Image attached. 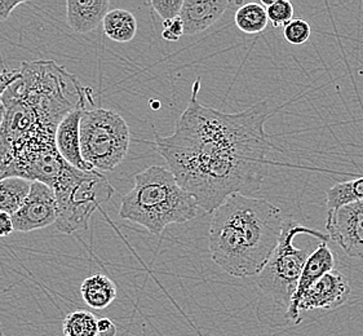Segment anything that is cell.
<instances>
[{
    "instance_id": "6",
    "label": "cell",
    "mask_w": 363,
    "mask_h": 336,
    "mask_svg": "<svg viewBox=\"0 0 363 336\" xmlns=\"http://www.w3.org/2000/svg\"><path fill=\"white\" fill-rule=\"evenodd\" d=\"M301 234L311 235L320 242L327 243L330 241L326 233L300 225L298 221L287 218L284 220L282 233L274 252L256 278L262 293L277 306L284 308V315L290 307L292 295L296 290L298 277L306 265V259L313 252L309 247L295 246V238Z\"/></svg>"
},
{
    "instance_id": "10",
    "label": "cell",
    "mask_w": 363,
    "mask_h": 336,
    "mask_svg": "<svg viewBox=\"0 0 363 336\" xmlns=\"http://www.w3.org/2000/svg\"><path fill=\"white\" fill-rule=\"evenodd\" d=\"M349 295L348 278L340 271H328L306 291L298 304V312L333 310L342 307Z\"/></svg>"
},
{
    "instance_id": "25",
    "label": "cell",
    "mask_w": 363,
    "mask_h": 336,
    "mask_svg": "<svg viewBox=\"0 0 363 336\" xmlns=\"http://www.w3.org/2000/svg\"><path fill=\"white\" fill-rule=\"evenodd\" d=\"M20 69H13V70H9V69H4L0 72V123H1V119H3V114H4V106H3V94L4 91L7 89L16 79L20 78Z\"/></svg>"
},
{
    "instance_id": "26",
    "label": "cell",
    "mask_w": 363,
    "mask_h": 336,
    "mask_svg": "<svg viewBox=\"0 0 363 336\" xmlns=\"http://www.w3.org/2000/svg\"><path fill=\"white\" fill-rule=\"evenodd\" d=\"M116 323L111 321L108 317H102L99 318L97 321V334L99 336H116Z\"/></svg>"
},
{
    "instance_id": "16",
    "label": "cell",
    "mask_w": 363,
    "mask_h": 336,
    "mask_svg": "<svg viewBox=\"0 0 363 336\" xmlns=\"http://www.w3.org/2000/svg\"><path fill=\"white\" fill-rule=\"evenodd\" d=\"M102 28L105 35L111 40L118 43H128L136 37L138 20L127 9H113L104 17Z\"/></svg>"
},
{
    "instance_id": "4",
    "label": "cell",
    "mask_w": 363,
    "mask_h": 336,
    "mask_svg": "<svg viewBox=\"0 0 363 336\" xmlns=\"http://www.w3.org/2000/svg\"><path fill=\"white\" fill-rule=\"evenodd\" d=\"M196 199L177 184L168 168L152 166L135 175V186L121 201V219L160 235L171 224H184L198 215Z\"/></svg>"
},
{
    "instance_id": "3",
    "label": "cell",
    "mask_w": 363,
    "mask_h": 336,
    "mask_svg": "<svg viewBox=\"0 0 363 336\" xmlns=\"http://www.w3.org/2000/svg\"><path fill=\"white\" fill-rule=\"evenodd\" d=\"M284 220L281 210L265 199L230 196L211 220L212 262L233 277L257 276L276 250Z\"/></svg>"
},
{
    "instance_id": "14",
    "label": "cell",
    "mask_w": 363,
    "mask_h": 336,
    "mask_svg": "<svg viewBox=\"0 0 363 336\" xmlns=\"http://www.w3.org/2000/svg\"><path fill=\"white\" fill-rule=\"evenodd\" d=\"M109 0H67V25L78 34L94 31L109 12Z\"/></svg>"
},
{
    "instance_id": "18",
    "label": "cell",
    "mask_w": 363,
    "mask_h": 336,
    "mask_svg": "<svg viewBox=\"0 0 363 336\" xmlns=\"http://www.w3.org/2000/svg\"><path fill=\"white\" fill-rule=\"evenodd\" d=\"M31 181L20 177H6L0 180V212L13 215L29 194Z\"/></svg>"
},
{
    "instance_id": "24",
    "label": "cell",
    "mask_w": 363,
    "mask_h": 336,
    "mask_svg": "<svg viewBox=\"0 0 363 336\" xmlns=\"http://www.w3.org/2000/svg\"><path fill=\"white\" fill-rule=\"evenodd\" d=\"M184 35V25L180 17L163 21L162 38L167 42H179Z\"/></svg>"
},
{
    "instance_id": "23",
    "label": "cell",
    "mask_w": 363,
    "mask_h": 336,
    "mask_svg": "<svg viewBox=\"0 0 363 336\" xmlns=\"http://www.w3.org/2000/svg\"><path fill=\"white\" fill-rule=\"evenodd\" d=\"M184 0H152L150 6L163 18V21L172 20L180 15Z\"/></svg>"
},
{
    "instance_id": "22",
    "label": "cell",
    "mask_w": 363,
    "mask_h": 336,
    "mask_svg": "<svg viewBox=\"0 0 363 336\" xmlns=\"http://www.w3.org/2000/svg\"><path fill=\"white\" fill-rule=\"evenodd\" d=\"M312 35V28L304 18H292L284 26V37L292 45L306 43Z\"/></svg>"
},
{
    "instance_id": "20",
    "label": "cell",
    "mask_w": 363,
    "mask_h": 336,
    "mask_svg": "<svg viewBox=\"0 0 363 336\" xmlns=\"http://www.w3.org/2000/svg\"><path fill=\"white\" fill-rule=\"evenodd\" d=\"M97 321L99 318L89 310H74L62 321V334L64 336H99Z\"/></svg>"
},
{
    "instance_id": "1",
    "label": "cell",
    "mask_w": 363,
    "mask_h": 336,
    "mask_svg": "<svg viewBox=\"0 0 363 336\" xmlns=\"http://www.w3.org/2000/svg\"><path fill=\"white\" fill-rule=\"evenodd\" d=\"M199 88L198 78L174 133H155V147L198 207L213 213L230 196L251 197L262 188L272 147L265 123L278 108L267 99L226 114L199 103Z\"/></svg>"
},
{
    "instance_id": "8",
    "label": "cell",
    "mask_w": 363,
    "mask_h": 336,
    "mask_svg": "<svg viewBox=\"0 0 363 336\" xmlns=\"http://www.w3.org/2000/svg\"><path fill=\"white\" fill-rule=\"evenodd\" d=\"M326 229L347 255L363 259V201L327 212Z\"/></svg>"
},
{
    "instance_id": "13",
    "label": "cell",
    "mask_w": 363,
    "mask_h": 336,
    "mask_svg": "<svg viewBox=\"0 0 363 336\" xmlns=\"http://www.w3.org/2000/svg\"><path fill=\"white\" fill-rule=\"evenodd\" d=\"M234 3L229 0H184L179 15L184 25V35H196L208 29Z\"/></svg>"
},
{
    "instance_id": "11",
    "label": "cell",
    "mask_w": 363,
    "mask_h": 336,
    "mask_svg": "<svg viewBox=\"0 0 363 336\" xmlns=\"http://www.w3.org/2000/svg\"><path fill=\"white\" fill-rule=\"evenodd\" d=\"M335 257L333 251L328 249L326 242H320V245L313 250L312 254L306 259V265L298 277L296 290L292 295L290 307L286 312V318L294 323L301 321L298 304L306 295V291L312 287L320 278L323 277L328 271H334Z\"/></svg>"
},
{
    "instance_id": "28",
    "label": "cell",
    "mask_w": 363,
    "mask_h": 336,
    "mask_svg": "<svg viewBox=\"0 0 363 336\" xmlns=\"http://www.w3.org/2000/svg\"><path fill=\"white\" fill-rule=\"evenodd\" d=\"M13 232L15 229H13L11 215H8L6 212H0V238H6Z\"/></svg>"
},
{
    "instance_id": "15",
    "label": "cell",
    "mask_w": 363,
    "mask_h": 336,
    "mask_svg": "<svg viewBox=\"0 0 363 336\" xmlns=\"http://www.w3.org/2000/svg\"><path fill=\"white\" fill-rule=\"evenodd\" d=\"M116 293L114 281L101 273L89 276L80 285L82 299L88 307L95 310H101L113 304Z\"/></svg>"
},
{
    "instance_id": "5",
    "label": "cell",
    "mask_w": 363,
    "mask_h": 336,
    "mask_svg": "<svg viewBox=\"0 0 363 336\" xmlns=\"http://www.w3.org/2000/svg\"><path fill=\"white\" fill-rule=\"evenodd\" d=\"M52 189L57 206L55 225L64 234L86 230L100 206L116 194L114 186L101 172L80 171L70 164H66Z\"/></svg>"
},
{
    "instance_id": "27",
    "label": "cell",
    "mask_w": 363,
    "mask_h": 336,
    "mask_svg": "<svg viewBox=\"0 0 363 336\" xmlns=\"http://www.w3.org/2000/svg\"><path fill=\"white\" fill-rule=\"evenodd\" d=\"M26 1L20 0V1H12V0H0V22L6 21L9 18L11 13L15 11L16 8L25 4Z\"/></svg>"
},
{
    "instance_id": "9",
    "label": "cell",
    "mask_w": 363,
    "mask_h": 336,
    "mask_svg": "<svg viewBox=\"0 0 363 336\" xmlns=\"http://www.w3.org/2000/svg\"><path fill=\"white\" fill-rule=\"evenodd\" d=\"M15 232L29 233L56 223L57 206L53 189L42 183H31L21 207L11 216Z\"/></svg>"
},
{
    "instance_id": "7",
    "label": "cell",
    "mask_w": 363,
    "mask_h": 336,
    "mask_svg": "<svg viewBox=\"0 0 363 336\" xmlns=\"http://www.w3.org/2000/svg\"><path fill=\"white\" fill-rule=\"evenodd\" d=\"M82 158L96 171H111L128 153L131 132L124 118L114 110L89 106L79 125Z\"/></svg>"
},
{
    "instance_id": "19",
    "label": "cell",
    "mask_w": 363,
    "mask_h": 336,
    "mask_svg": "<svg viewBox=\"0 0 363 336\" xmlns=\"http://www.w3.org/2000/svg\"><path fill=\"white\" fill-rule=\"evenodd\" d=\"M363 201V176L334 185L327 190V210L333 211L342 206Z\"/></svg>"
},
{
    "instance_id": "17",
    "label": "cell",
    "mask_w": 363,
    "mask_h": 336,
    "mask_svg": "<svg viewBox=\"0 0 363 336\" xmlns=\"http://www.w3.org/2000/svg\"><path fill=\"white\" fill-rule=\"evenodd\" d=\"M234 22H235V26L245 34L248 35L260 34L268 26L267 9L262 6V1L243 3L235 11Z\"/></svg>"
},
{
    "instance_id": "2",
    "label": "cell",
    "mask_w": 363,
    "mask_h": 336,
    "mask_svg": "<svg viewBox=\"0 0 363 336\" xmlns=\"http://www.w3.org/2000/svg\"><path fill=\"white\" fill-rule=\"evenodd\" d=\"M20 78L3 94L0 154L34 141H55L60 122L72 110L92 103L89 87L53 60L25 61Z\"/></svg>"
},
{
    "instance_id": "12",
    "label": "cell",
    "mask_w": 363,
    "mask_h": 336,
    "mask_svg": "<svg viewBox=\"0 0 363 336\" xmlns=\"http://www.w3.org/2000/svg\"><path fill=\"white\" fill-rule=\"evenodd\" d=\"M95 103H83L77 109L72 110L69 114H66L64 119L60 122L56 131V147L58 153L62 157V159L70 164L72 167L80 169V171H94L88 163L82 158L80 153L79 125L80 119L84 113V110L94 106Z\"/></svg>"
},
{
    "instance_id": "21",
    "label": "cell",
    "mask_w": 363,
    "mask_h": 336,
    "mask_svg": "<svg viewBox=\"0 0 363 336\" xmlns=\"http://www.w3.org/2000/svg\"><path fill=\"white\" fill-rule=\"evenodd\" d=\"M267 9L268 20L274 28H284L287 22L294 18V6L289 0H273L262 1Z\"/></svg>"
}]
</instances>
